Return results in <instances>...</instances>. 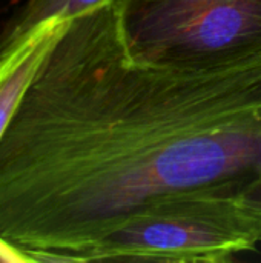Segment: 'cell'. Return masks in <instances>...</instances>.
<instances>
[{
    "instance_id": "2",
    "label": "cell",
    "mask_w": 261,
    "mask_h": 263,
    "mask_svg": "<svg viewBox=\"0 0 261 263\" xmlns=\"http://www.w3.org/2000/svg\"><path fill=\"white\" fill-rule=\"evenodd\" d=\"M243 183L165 196L94 243L83 262L223 263L254 251L260 237L240 199Z\"/></svg>"
},
{
    "instance_id": "6",
    "label": "cell",
    "mask_w": 261,
    "mask_h": 263,
    "mask_svg": "<svg viewBox=\"0 0 261 263\" xmlns=\"http://www.w3.org/2000/svg\"><path fill=\"white\" fill-rule=\"evenodd\" d=\"M240 199L255 222L261 243V174L245 182L240 188Z\"/></svg>"
},
{
    "instance_id": "1",
    "label": "cell",
    "mask_w": 261,
    "mask_h": 263,
    "mask_svg": "<svg viewBox=\"0 0 261 263\" xmlns=\"http://www.w3.org/2000/svg\"><path fill=\"white\" fill-rule=\"evenodd\" d=\"M261 174V57L143 65L117 2L66 18L0 139V237L32 262H83L146 205Z\"/></svg>"
},
{
    "instance_id": "5",
    "label": "cell",
    "mask_w": 261,
    "mask_h": 263,
    "mask_svg": "<svg viewBox=\"0 0 261 263\" xmlns=\"http://www.w3.org/2000/svg\"><path fill=\"white\" fill-rule=\"evenodd\" d=\"M118 0H26L0 28V57L18 46L38 25L51 18H71Z\"/></svg>"
},
{
    "instance_id": "4",
    "label": "cell",
    "mask_w": 261,
    "mask_h": 263,
    "mask_svg": "<svg viewBox=\"0 0 261 263\" xmlns=\"http://www.w3.org/2000/svg\"><path fill=\"white\" fill-rule=\"evenodd\" d=\"M65 20L51 18L43 22L9 54L0 57V139Z\"/></svg>"
},
{
    "instance_id": "7",
    "label": "cell",
    "mask_w": 261,
    "mask_h": 263,
    "mask_svg": "<svg viewBox=\"0 0 261 263\" xmlns=\"http://www.w3.org/2000/svg\"><path fill=\"white\" fill-rule=\"evenodd\" d=\"M0 262H32V260L26 251L0 237Z\"/></svg>"
},
{
    "instance_id": "3",
    "label": "cell",
    "mask_w": 261,
    "mask_h": 263,
    "mask_svg": "<svg viewBox=\"0 0 261 263\" xmlns=\"http://www.w3.org/2000/svg\"><path fill=\"white\" fill-rule=\"evenodd\" d=\"M117 14L143 65L206 71L261 57V0H118Z\"/></svg>"
}]
</instances>
